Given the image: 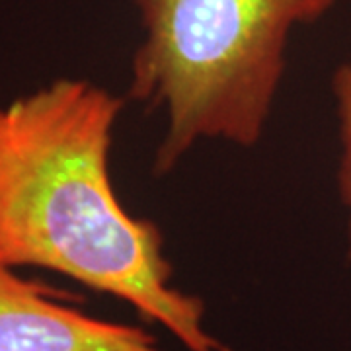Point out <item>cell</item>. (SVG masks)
Instances as JSON below:
<instances>
[{
	"label": "cell",
	"mask_w": 351,
	"mask_h": 351,
	"mask_svg": "<svg viewBox=\"0 0 351 351\" xmlns=\"http://www.w3.org/2000/svg\"><path fill=\"white\" fill-rule=\"evenodd\" d=\"M336 0H135L143 41L133 100L166 115L154 174L174 170L199 141L254 147L287 69L295 27Z\"/></svg>",
	"instance_id": "cell-2"
},
{
	"label": "cell",
	"mask_w": 351,
	"mask_h": 351,
	"mask_svg": "<svg viewBox=\"0 0 351 351\" xmlns=\"http://www.w3.org/2000/svg\"><path fill=\"white\" fill-rule=\"evenodd\" d=\"M123 104L59 78L0 106V263L112 295L189 351H226L203 326V301L172 285L162 230L115 193L110 152Z\"/></svg>",
	"instance_id": "cell-1"
},
{
	"label": "cell",
	"mask_w": 351,
	"mask_h": 351,
	"mask_svg": "<svg viewBox=\"0 0 351 351\" xmlns=\"http://www.w3.org/2000/svg\"><path fill=\"white\" fill-rule=\"evenodd\" d=\"M332 92L338 108L339 141H341L338 186L341 203L348 209V258L351 260V63L339 64L334 71Z\"/></svg>",
	"instance_id": "cell-4"
},
{
	"label": "cell",
	"mask_w": 351,
	"mask_h": 351,
	"mask_svg": "<svg viewBox=\"0 0 351 351\" xmlns=\"http://www.w3.org/2000/svg\"><path fill=\"white\" fill-rule=\"evenodd\" d=\"M0 351H162L147 330L86 314L0 263Z\"/></svg>",
	"instance_id": "cell-3"
}]
</instances>
